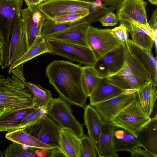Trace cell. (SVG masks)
<instances>
[{
	"instance_id": "cell-34",
	"label": "cell",
	"mask_w": 157,
	"mask_h": 157,
	"mask_svg": "<svg viewBox=\"0 0 157 157\" xmlns=\"http://www.w3.org/2000/svg\"><path fill=\"white\" fill-rule=\"evenodd\" d=\"M81 152L80 157H96L98 155L95 147L89 136L84 135L80 138Z\"/></svg>"
},
{
	"instance_id": "cell-25",
	"label": "cell",
	"mask_w": 157,
	"mask_h": 157,
	"mask_svg": "<svg viewBox=\"0 0 157 157\" xmlns=\"http://www.w3.org/2000/svg\"><path fill=\"white\" fill-rule=\"evenodd\" d=\"M156 85L149 82L137 90V99L145 113L150 116L157 98Z\"/></svg>"
},
{
	"instance_id": "cell-37",
	"label": "cell",
	"mask_w": 157,
	"mask_h": 157,
	"mask_svg": "<svg viewBox=\"0 0 157 157\" xmlns=\"http://www.w3.org/2000/svg\"><path fill=\"white\" fill-rule=\"evenodd\" d=\"M111 32L115 37L122 42L128 39V32L125 26L122 24L120 23L119 26L111 29Z\"/></svg>"
},
{
	"instance_id": "cell-28",
	"label": "cell",
	"mask_w": 157,
	"mask_h": 157,
	"mask_svg": "<svg viewBox=\"0 0 157 157\" xmlns=\"http://www.w3.org/2000/svg\"><path fill=\"white\" fill-rule=\"evenodd\" d=\"M5 137L12 142L40 149L50 150L55 148L42 142L34 136L19 129L6 133Z\"/></svg>"
},
{
	"instance_id": "cell-5",
	"label": "cell",
	"mask_w": 157,
	"mask_h": 157,
	"mask_svg": "<svg viewBox=\"0 0 157 157\" xmlns=\"http://www.w3.org/2000/svg\"><path fill=\"white\" fill-rule=\"evenodd\" d=\"M47 114L62 128L68 130L78 138L84 135L83 126L73 114L70 105L60 97L52 99L47 108Z\"/></svg>"
},
{
	"instance_id": "cell-23",
	"label": "cell",
	"mask_w": 157,
	"mask_h": 157,
	"mask_svg": "<svg viewBox=\"0 0 157 157\" xmlns=\"http://www.w3.org/2000/svg\"><path fill=\"white\" fill-rule=\"evenodd\" d=\"M111 122L104 121L99 137L98 155L99 157L118 156L114 146L113 135L115 129Z\"/></svg>"
},
{
	"instance_id": "cell-39",
	"label": "cell",
	"mask_w": 157,
	"mask_h": 157,
	"mask_svg": "<svg viewBox=\"0 0 157 157\" xmlns=\"http://www.w3.org/2000/svg\"><path fill=\"white\" fill-rule=\"evenodd\" d=\"M5 40L4 37L0 29V67L2 70L6 68L4 61Z\"/></svg>"
},
{
	"instance_id": "cell-16",
	"label": "cell",
	"mask_w": 157,
	"mask_h": 157,
	"mask_svg": "<svg viewBox=\"0 0 157 157\" xmlns=\"http://www.w3.org/2000/svg\"><path fill=\"white\" fill-rule=\"evenodd\" d=\"M129 33L132 42L141 48L152 52L154 45L153 32L144 26L133 21H121L119 22Z\"/></svg>"
},
{
	"instance_id": "cell-45",
	"label": "cell",
	"mask_w": 157,
	"mask_h": 157,
	"mask_svg": "<svg viewBox=\"0 0 157 157\" xmlns=\"http://www.w3.org/2000/svg\"><path fill=\"white\" fill-rule=\"evenodd\" d=\"M4 156L3 155V153L0 150V157H3Z\"/></svg>"
},
{
	"instance_id": "cell-15",
	"label": "cell",
	"mask_w": 157,
	"mask_h": 157,
	"mask_svg": "<svg viewBox=\"0 0 157 157\" xmlns=\"http://www.w3.org/2000/svg\"><path fill=\"white\" fill-rule=\"evenodd\" d=\"M26 51V40L21 16L15 26L10 38L7 67L13 64Z\"/></svg>"
},
{
	"instance_id": "cell-44",
	"label": "cell",
	"mask_w": 157,
	"mask_h": 157,
	"mask_svg": "<svg viewBox=\"0 0 157 157\" xmlns=\"http://www.w3.org/2000/svg\"><path fill=\"white\" fill-rule=\"evenodd\" d=\"M151 4L157 6V0H148Z\"/></svg>"
},
{
	"instance_id": "cell-11",
	"label": "cell",
	"mask_w": 157,
	"mask_h": 157,
	"mask_svg": "<svg viewBox=\"0 0 157 157\" xmlns=\"http://www.w3.org/2000/svg\"><path fill=\"white\" fill-rule=\"evenodd\" d=\"M136 90H124L119 95L93 106L104 121L111 122L113 119L137 99Z\"/></svg>"
},
{
	"instance_id": "cell-17",
	"label": "cell",
	"mask_w": 157,
	"mask_h": 157,
	"mask_svg": "<svg viewBox=\"0 0 157 157\" xmlns=\"http://www.w3.org/2000/svg\"><path fill=\"white\" fill-rule=\"evenodd\" d=\"M127 44L131 54L149 73L151 82L157 86V62L156 57L152 52L139 47L128 39Z\"/></svg>"
},
{
	"instance_id": "cell-31",
	"label": "cell",
	"mask_w": 157,
	"mask_h": 157,
	"mask_svg": "<svg viewBox=\"0 0 157 157\" xmlns=\"http://www.w3.org/2000/svg\"><path fill=\"white\" fill-rule=\"evenodd\" d=\"M25 85L33 94V106L37 108H47L53 98L50 90L40 85L26 81Z\"/></svg>"
},
{
	"instance_id": "cell-38",
	"label": "cell",
	"mask_w": 157,
	"mask_h": 157,
	"mask_svg": "<svg viewBox=\"0 0 157 157\" xmlns=\"http://www.w3.org/2000/svg\"><path fill=\"white\" fill-rule=\"evenodd\" d=\"M130 152L132 157H155L154 155L145 150H142L140 146Z\"/></svg>"
},
{
	"instance_id": "cell-6",
	"label": "cell",
	"mask_w": 157,
	"mask_h": 157,
	"mask_svg": "<svg viewBox=\"0 0 157 157\" xmlns=\"http://www.w3.org/2000/svg\"><path fill=\"white\" fill-rule=\"evenodd\" d=\"M23 0H0V29L5 40V65H7L10 37L21 16Z\"/></svg>"
},
{
	"instance_id": "cell-21",
	"label": "cell",
	"mask_w": 157,
	"mask_h": 157,
	"mask_svg": "<svg viewBox=\"0 0 157 157\" xmlns=\"http://www.w3.org/2000/svg\"><path fill=\"white\" fill-rule=\"evenodd\" d=\"M37 108L33 106L9 110L0 113V132L17 130L24 118Z\"/></svg>"
},
{
	"instance_id": "cell-18",
	"label": "cell",
	"mask_w": 157,
	"mask_h": 157,
	"mask_svg": "<svg viewBox=\"0 0 157 157\" xmlns=\"http://www.w3.org/2000/svg\"><path fill=\"white\" fill-rule=\"evenodd\" d=\"M124 90L114 84L107 77L101 78L89 97L90 105L94 106L119 95Z\"/></svg>"
},
{
	"instance_id": "cell-1",
	"label": "cell",
	"mask_w": 157,
	"mask_h": 157,
	"mask_svg": "<svg viewBox=\"0 0 157 157\" xmlns=\"http://www.w3.org/2000/svg\"><path fill=\"white\" fill-rule=\"evenodd\" d=\"M45 73L59 97L72 104L84 108L88 96L84 88L82 67L70 61L54 60Z\"/></svg>"
},
{
	"instance_id": "cell-27",
	"label": "cell",
	"mask_w": 157,
	"mask_h": 157,
	"mask_svg": "<svg viewBox=\"0 0 157 157\" xmlns=\"http://www.w3.org/2000/svg\"><path fill=\"white\" fill-rule=\"evenodd\" d=\"M113 140L116 152L124 151L130 152L140 146L136 137L127 130L120 127L116 126Z\"/></svg>"
},
{
	"instance_id": "cell-36",
	"label": "cell",
	"mask_w": 157,
	"mask_h": 157,
	"mask_svg": "<svg viewBox=\"0 0 157 157\" xmlns=\"http://www.w3.org/2000/svg\"><path fill=\"white\" fill-rule=\"evenodd\" d=\"M99 21L103 26H114L118 22L116 14L113 11L109 12L104 14Z\"/></svg>"
},
{
	"instance_id": "cell-10",
	"label": "cell",
	"mask_w": 157,
	"mask_h": 157,
	"mask_svg": "<svg viewBox=\"0 0 157 157\" xmlns=\"http://www.w3.org/2000/svg\"><path fill=\"white\" fill-rule=\"evenodd\" d=\"M61 129L46 114L36 123L23 129L44 143L60 149L59 138Z\"/></svg>"
},
{
	"instance_id": "cell-20",
	"label": "cell",
	"mask_w": 157,
	"mask_h": 157,
	"mask_svg": "<svg viewBox=\"0 0 157 157\" xmlns=\"http://www.w3.org/2000/svg\"><path fill=\"white\" fill-rule=\"evenodd\" d=\"M90 25L87 24L77 25L52 35L47 38L88 47L86 36L87 29Z\"/></svg>"
},
{
	"instance_id": "cell-7",
	"label": "cell",
	"mask_w": 157,
	"mask_h": 157,
	"mask_svg": "<svg viewBox=\"0 0 157 157\" xmlns=\"http://www.w3.org/2000/svg\"><path fill=\"white\" fill-rule=\"evenodd\" d=\"M50 53L60 56L85 66H94L96 59L88 47L79 46L50 38L46 39Z\"/></svg>"
},
{
	"instance_id": "cell-26",
	"label": "cell",
	"mask_w": 157,
	"mask_h": 157,
	"mask_svg": "<svg viewBox=\"0 0 157 157\" xmlns=\"http://www.w3.org/2000/svg\"><path fill=\"white\" fill-rule=\"evenodd\" d=\"M50 53L49 46L46 39L41 36L37 37L29 48L10 67L8 71H12L19 66L24 64L35 57L45 53Z\"/></svg>"
},
{
	"instance_id": "cell-19",
	"label": "cell",
	"mask_w": 157,
	"mask_h": 157,
	"mask_svg": "<svg viewBox=\"0 0 157 157\" xmlns=\"http://www.w3.org/2000/svg\"><path fill=\"white\" fill-rule=\"evenodd\" d=\"M84 119L89 136L98 153L99 141L104 120L96 109L90 105L85 107Z\"/></svg>"
},
{
	"instance_id": "cell-32",
	"label": "cell",
	"mask_w": 157,
	"mask_h": 157,
	"mask_svg": "<svg viewBox=\"0 0 157 157\" xmlns=\"http://www.w3.org/2000/svg\"><path fill=\"white\" fill-rule=\"evenodd\" d=\"M82 68V78L85 92L89 97L100 78L93 66H84Z\"/></svg>"
},
{
	"instance_id": "cell-22",
	"label": "cell",
	"mask_w": 157,
	"mask_h": 157,
	"mask_svg": "<svg viewBox=\"0 0 157 157\" xmlns=\"http://www.w3.org/2000/svg\"><path fill=\"white\" fill-rule=\"evenodd\" d=\"M137 139L140 147L157 157V116L156 114L138 133Z\"/></svg>"
},
{
	"instance_id": "cell-2",
	"label": "cell",
	"mask_w": 157,
	"mask_h": 157,
	"mask_svg": "<svg viewBox=\"0 0 157 157\" xmlns=\"http://www.w3.org/2000/svg\"><path fill=\"white\" fill-rule=\"evenodd\" d=\"M23 66L13 69L11 77L6 78L0 74V113L33 106L34 97L25 85Z\"/></svg>"
},
{
	"instance_id": "cell-4",
	"label": "cell",
	"mask_w": 157,
	"mask_h": 157,
	"mask_svg": "<svg viewBox=\"0 0 157 157\" xmlns=\"http://www.w3.org/2000/svg\"><path fill=\"white\" fill-rule=\"evenodd\" d=\"M37 7L46 19L51 20L72 12L89 10L90 13L102 8L95 1L81 0H49Z\"/></svg>"
},
{
	"instance_id": "cell-46",
	"label": "cell",
	"mask_w": 157,
	"mask_h": 157,
	"mask_svg": "<svg viewBox=\"0 0 157 157\" xmlns=\"http://www.w3.org/2000/svg\"><path fill=\"white\" fill-rule=\"evenodd\" d=\"M48 0H44V1H48Z\"/></svg>"
},
{
	"instance_id": "cell-24",
	"label": "cell",
	"mask_w": 157,
	"mask_h": 157,
	"mask_svg": "<svg viewBox=\"0 0 157 157\" xmlns=\"http://www.w3.org/2000/svg\"><path fill=\"white\" fill-rule=\"evenodd\" d=\"M59 144L60 149L66 157H80L81 145L80 138L68 130L61 128Z\"/></svg>"
},
{
	"instance_id": "cell-29",
	"label": "cell",
	"mask_w": 157,
	"mask_h": 157,
	"mask_svg": "<svg viewBox=\"0 0 157 157\" xmlns=\"http://www.w3.org/2000/svg\"><path fill=\"white\" fill-rule=\"evenodd\" d=\"M12 142L3 152L5 157H36L47 156L50 150L41 149Z\"/></svg>"
},
{
	"instance_id": "cell-9",
	"label": "cell",
	"mask_w": 157,
	"mask_h": 157,
	"mask_svg": "<svg viewBox=\"0 0 157 157\" xmlns=\"http://www.w3.org/2000/svg\"><path fill=\"white\" fill-rule=\"evenodd\" d=\"M111 29L89 26L87 33L88 47L97 59L119 46L122 42L111 33Z\"/></svg>"
},
{
	"instance_id": "cell-3",
	"label": "cell",
	"mask_w": 157,
	"mask_h": 157,
	"mask_svg": "<svg viewBox=\"0 0 157 157\" xmlns=\"http://www.w3.org/2000/svg\"><path fill=\"white\" fill-rule=\"evenodd\" d=\"M126 40L122 42L124 51V60L122 67L116 73L107 78L123 90H138L151 82V75L131 54Z\"/></svg>"
},
{
	"instance_id": "cell-8",
	"label": "cell",
	"mask_w": 157,
	"mask_h": 157,
	"mask_svg": "<svg viewBox=\"0 0 157 157\" xmlns=\"http://www.w3.org/2000/svg\"><path fill=\"white\" fill-rule=\"evenodd\" d=\"M151 119L136 100L116 115L111 122L115 126L127 130L136 137L139 131Z\"/></svg>"
},
{
	"instance_id": "cell-30",
	"label": "cell",
	"mask_w": 157,
	"mask_h": 157,
	"mask_svg": "<svg viewBox=\"0 0 157 157\" xmlns=\"http://www.w3.org/2000/svg\"><path fill=\"white\" fill-rule=\"evenodd\" d=\"M82 24L90 25L87 16L77 21L60 23H57L46 18L42 28L41 36L46 39L68 28Z\"/></svg>"
},
{
	"instance_id": "cell-13",
	"label": "cell",
	"mask_w": 157,
	"mask_h": 157,
	"mask_svg": "<svg viewBox=\"0 0 157 157\" xmlns=\"http://www.w3.org/2000/svg\"><path fill=\"white\" fill-rule=\"evenodd\" d=\"M147 5L146 2L144 0H123L117 9L116 14L118 22L133 21L153 32L148 23Z\"/></svg>"
},
{
	"instance_id": "cell-42",
	"label": "cell",
	"mask_w": 157,
	"mask_h": 157,
	"mask_svg": "<svg viewBox=\"0 0 157 157\" xmlns=\"http://www.w3.org/2000/svg\"><path fill=\"white\" fill-rule=\"evenodd\" d=\"M50 157H65L61 150L57 148H54L50 149L48 153Z\"/></svg>"
},
{
	"instance_id": "cell-33",
	"label": "cell",
	"mask_w": 157,
	"mask_h": 157,
	"mask_svg": "<svg viewBox=\"0 0 157 157\" xmlns=\"http://www.w3.org/2000/svg\"><path fill=\"white\" fill-rule=\"evenodd\" d=\"M46 114L47 108H37L30 113L24 118L17 129H24L36 123Z\"/></svg>"
},
{
	"instance_id": "cell-12",
	"label": "cell",
	"mask_w": 157,
	"mask_h": 157,
	"mask_svg": "<svg viewBox=\"0 0 157 157\" xmlns=\"http://www.w3.org/2000/svg\"><path fill=\"white\" fill-rule=\"evenodd\" d=\"M22 27L27 50L36 39L41 36L42 28L46 18L37 7L27 6L21 11Z\"/></svg>"
},
{
	"instance_id": "cell-41",
	"label": "cell",
	"mask_w": 157,
	"mask_h": 157,
	"mask_svg": "<svg viewBox=\"0 0 157 157\" xmlns=\"http://www.w3.org/2000/svg\"><path fill=\"white\" fill-rule=\"evenodd\" d=\"M85 1H91L95 0H81ZM106 6H119L123 0H100Z\"/></svg>"
},
{
	"instance_id": "cell-14",
	"label": "cell",
	"mask_w": 157,
	"mask_h": 157,
	"mask_svg": "<svg viewBox=\"0 0 157 157\" xmlns=\"http://www.w3.org/2000/svg\"><path fill=\"white\" fill-rule=\"evenodd\" d=\"M124 60V51L122 43L97 59L94 67L100 78L108 77L118 72Z\"/></svg>"
},
{
	"instance_id": "cell-40",
	"label": "cell",
	"mask_w": 157,
	"mask_h": 157,
	"mask_svg": "<svg viewBox=\"0 0 157 157\" xmlns=\"http://www.w3.org/2000/svg\"><path fill=\"white\" fill-rule=\"evenodd\" d=\"M148 24L152 30L154 35L157 36V10H154L151 18L148 22Z\"/></svg>"
},
{
	"instance_id": "cell-43",
	"label": "cell",
	"mask_w": 157,
	"mask_h": 157,
	"mask_svg": "<svg viewBox=\"0 0 157 157\" xmlns=\"http://www.w3.org/2000/svg\"><path fill=\"white\" fill-rule=\"evenodd\" d=\"M27 6L37 7L43 2L44 0H24Z\"/></svg>"
},
{
	"instance_id": "cell-35",
	"label": "cell",
	"mask_w": 157,
	"mask_h": 157,
	"mask_svg": "<svg viewBox=\"0 0 157 157\" xmlns=\"http://www.w3.org/2000/svg\"><path fill=\"white\" fill-rule=\"evenodd\" d=\"M89 10H80L72 12L56 17L52 21L57 23L73 22L80 20L88 15Z\"/></svg>"
}]
</instances>
